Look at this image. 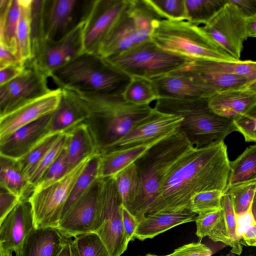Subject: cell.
<instances>
[{"instance_id":"6da1fadb","label":"cell","mask_w":256,"mask_h":256,"mask_svg":"<svg viewBox=\"0 0 256 256\" xmlns=\"http://www.w3.org/2000/svg\"><path fill=\"white\" fill-rule=\"evenodd\" d=\"M230 172L224 140L192 148L167 176L146 216L190 210L192 197L200 192L217 190L224 193Z\"/></svg>"},{"instance_id":"7a4b0ae2","label":"cell","mask_w":256,"mask_h":256,"mask_svg":"<svg viewBox=\"0 0 256 256\" xmlns=\"http://www.w3.org/2000/svg\"><path fill=\"white\" fill-rule=\"evenodd\" d=\"M76 93L88 108L90 116L84 123L93 138L96 152L100 155L106 152L153 109L150 105L130 103L122 96Z\"/></svg>"},{"instance_id":"3957f363","label":"cell","mask_w":256,"mask_h":256,"mask_svg":"<svg viewBox=\"0 0 256 256\" xmlns=\"http://www.w3.org/2000/svg\"><path fill=\"white\" fill-rule=\"evenodd\" d=\"M61 89L78 93L122 96L132 78L98 54L84 52L50 74Z\"/></svg>"},{"instance_id":"277c9868","label":"cell","mask_w":256,"mask_h":256,"mask_svg":"<svg viewBox=\"0 0 256 256\" xmlns=\"http://www.w3.org/2000/svg\"><path fill=\"white\" fill-rule=\"evenodd\" d=\"M194 146L178 132L148 150L134 163L142 184L139 196L128 210L138 222L144 218L158 190L177 162Z\"/></svg>"},{"instance_id":"5b68a950","label":"cell","mask_w":256,"mask_h":256,"mask_svg":"<svg viewBox=\"0 0 256 256\" xmlns=\"http://www.w3.org/2000/svg\"><path fill=\"white\" fill-rule=\"evenodd\" d=\"M208 98L178 100L160 98L154 107L161 112L183 118L179 132L192 145L200 148L224 140L230 133L238 132L234 120L221 116L209 106Z\"/></svg>"},{"instance_id":"8992f818","label":"cell","mask_w":256,"mask_h":256,"mask_svg":"<svg viewBox=\"0 0 256 256\" xmlns=\"http://www.w3.org/2000/svg\"><path fill=\"white\" fill-rule=\"evenodd\" d=\"M152 40L164 50L194 60L238 61L210 38L200 26L186 20L156 22Z\"/></svg>"},{"instance_id":"52a82bcc","label":"cell","mask_w":256,"mask_h":256,"mask_svg":"<svg viewBox=\"0 0 256 256\" xmlns=\"http://www.w3.org/2000/svg\"><path fill=\"white\" fill-rule=\"evenodd\" d=\"M162 20L164 19L148 0H128L102 42L98 54L106 58L151 40L155 22Z\"/></svg>"},{"instance_id":"ba28073f","label":"cell","mask_w":256,"mask_h":256,"mask_svg":"<svg viewBox=\"0 0 256 256\" xmlns=\"http://www.w3.org/2000/svg\"><path fill=\"white\" fill-rule=\"evenodd\" d=\"M104 59L131 77L150 80L187 66L194 60L164 50L152 40Z\"/></svg>"},{"instance_id":"9c48e42d","label":"cell","mask_w":256,"mask_h":256,"mask_svg":"<svg viewBox=\"0 0 256 256\" xmlns=\"http://www.w3.org/2000/svg\"><path fill=\"white\" fill-rule=\"evenodd\" d=\"M100 178L98 210L92 232L99 236L110 256H120L128 244L122 224V202L114 178Z\"/></svg>"},{"instance_id":"30bf717a","label":"cell","mask_w":256,"mask_h":256,"mask_svg":"<svg viewBox=\"0 0 256 256\" xmlns=\"http://www.w3.org/2000/svg\"><path fill=\"white\" fill-rule=\"evenodd\" d=\"M94 155L81 160L56 183L46 188L34 191L28 200L32 206L34 228H58L72 190Z\"/></svg>"},{"instance_id":"8fae6325","label":"cell","mask_w":256,"mask_h":256,"mask_svg":"<svg viewBox=\"0 0 256 256\" xmlns=\"http://www.w3.org/2000/svg\"><path fill=\"white\" fill-rule=\"evenodd\" d=\"M94 0H43L44 36L50 42L60 40L86 20Z\"/></svg>"},{"instance_id":"7c38bea8","label":"cell","mask_w":256,"mask_h":256,"mask_svg":"<svg viewBox=\"0 0 256 256\" xmlns=\"http://www.w3.org/2000/svg\"><path fill=\"white\" fill-rule=\"evenodd\" d=\"M200 28L228 54L240 60L244 42L248 38L246 19L228 0L208 24Z\"/></svg>"},{"instance_id":"4fadbf2b","label":"cell","mask_w":256,"mask_h":256,"mask_svg":"<svg viewBox=\"0 0 256 256\" xmlns=\"http://www.w3.org/2000/svg\"><path fill=\"white\" fill-rule=\"evenodd\" d=\"M49 77L31 61L22 72L9 82L0 86V116L48 93Z\"/></svg>"},{"instance_id":"5bb4252c","label":"cell","mask_w":256,"mask_h":256,"mask_svg":"<svg viewBox=\"0 0 256 256\" xmlns=\"http://www.w3.org/2000/svg\"><path fill=\"white\" fill-rule=\"evenodd\" d=\"M183 118L153 108L126 135L106 151L125 149L162 140L178 132Z\"/></svg>"},{"instance_id":"9a60e30c","label":"cell","mask_w":256,"mask_h":256,"mask_svg":"<svg viewBox=\"0 0 256 256\" xmlns=\"http://www.w3.org/2000/svg\"><path fill=\"white\" fill-rule=\"evenodd\" d=\"M85 21L57 42L44 40L32 52L31 61L48 77L84 52L83 29Z\"/></svg>"},{"instance_id":"2e32d148","label":"cell","mask_w":256,"mask_h":256,"mask_svg":"<svg viewBox=\"0 0 256 256\" xmlns=\"http://www.w3.org/2000/svg\"><path fill=\"white\" fill-rule=\"evenodd\" d=\"M152 80L158 98L195 100L210 98L216 94L188 66Z\"/></svg>"},{"instance_id":"e0dca14e","label":"cell","mask_w":256,"mask_h":256,"mask_svg":"<svg viewBox=\"0 0 256 256\" xmlns=\"http://www.w3.org/2000/svg\"><path fill=\"white\" fill-rule=\"evenodd\" d=\"M128 0H94L83 29L84 52L98 54L100 46Z\"/></svg>"},{"instance_id":"ac0fdd59","label":"cell","mask_w":256,"mask_h":256,"mask_svg":"<svg viewBox=\"0 0 256 256\" xmlns=\"http://www.w3.org/2000/svg\"><path fill=\"white\" fill-rule=\"evenodd\" d=\"M62 90L58 88L0 116V143L20 128L52 112L58 107Z\"/></svg>"},{"instance_id":"d6986e66","label":"cell","mask_w":256,"mask_h":256,"mask_svg":"<svg viewBox=\"0 0 256 256\" xmlns=\"http://www.w3.org/2000/svg\"><path fill=\"white\" fill-rule=\"evenodd\" d=\"M100 178H98L86 192L61 218L58 228L62 236L74 238L92 232L98 206Z\"/></svg>"},{"instance_id":"ffe728a7","label":"cell","mask_w":256,"mask_h":256,"mask_svg":"<svg viewBox=\"0 0 256 256\" xmlns=\"http://www.w3.org/2000/svg\"><path fill=\"white\" fill-rule=\"evenodd\" d=\"M52 113L20 128L0 142V155L16 160L24 156L50 134Z\"/></svg>"},{"instance_id":"44dd1931","label":"cell","mask_w":256,"mask_h":256,"mask_svg":"<svg viewBox=\"0 0 256 256\" xmlns=\"http://www.w3.org/2000/svg\"><path fill=\"white\" fill-rule=\"evenodd\" d=\"M34 228L30 203L22 200L0 222V247L15 252Z\"/></svg>"},{"instance_id":"7402d4cb","label":"cell","mask_w":256,"mask_h":256,"mask_svg":"<svg viewBox=\"0 0 256 256\" xmlns=\"http://www.w3.org/2000/svg\"><path fill=\"white\" fill-rule=\"evenodd\" d=\"M58 105L52 113L49 124L50 133L66 132L84 122L90 112L84 101L76 92L62 89Z\"/></svg>"},{"instance_id":"603a6c76","label":"cell","mask_w":256,"mask_h":256,"mask_svg":"<svg viewBox=\"0 0 256 256\" xmlns=\"http://www.w3.org/2000/svg\"><path fill=\"white\" fill-rule=\"evenodd\" d=\"M64 240L56 228H34L14 252L16 256H56Z\"/></svg>"},{"instance_id":"cb8c5ba5","label":"cell","mask_w":256,"mask_h":256,"mask_svg":"<svg viewBox=\"0 0 256 256\" xmlns=\"http://www.w3.org/2000/svg\"><path fill=\"white\" fill-rule=\"evenodd\" d=\"M196 214L190 210L162 212L146 215L138 222L134 237L140 240L157 235L184 223L194 221Z\"/></svg>"},{"instance_id":"d4e9b609","label":"cell","mask_w":256,"mask_h":256,"mask_svg":"<svg viewBox=\"0 0 256 256\" xmlns=\"http://www.w3.org/2000/svg\"><path fill=\"white\" fill-rule=\"evenodd\" d=\"M210 108L218 115L234 120L256 102V94L246 88L217 93L208 98Z\"/></svg>"},{"instance_id":"484cf974","label":"cell","mask_w":256,"mask_h":256,"mask_svg":"<svg viewBox=\"0 0 256 256\" xmlns=\"http://www.w3.org/2000/svg\"><path fill=\"white\" fill-rule=\"evenodd\" d=\"M162 140L128 148L110 150L100 154L98 178L114 177Z\"/></svg>"},{"instance_id":"4316f807","label":"cell","mask_w":256,"mask_h":256,"mask_svg":"<svg viewBox=\"0 0 256 256\" xmlns=\"http://www.w3.org/2000/svg\"><path fill=\"white\" fill-rule=\"evenodd\" d=\"M20 12L19 0H0V44L18 58L17 30Z\"/></svg>"},{"instance_id":"83f0119b","label":"cell","mask_w":256,"mask_h":256,"mask_svg":"<svg viewBox=\"0 0 256 256\" xmlns=\"http://www.w3.org/2000/svg\"><path fill=\"white\" fill-rule=\"evenodd\" d=\"M65 132L66 136L65 147L72 168L84 158L98 154L92 136L84 122L76 126Z\"/></svg>"},{"instance_id":"f1b7e54d","label":"cell","mask_w":256,"mask_h":256,"mask_svg":"<svg viewBox=\"0 0 256 256\" xmlns=\"http://www.w3.org/2000/svg\"><path fill=\"white\" fill-rule=\"evenodd\" d=\"M0 188L18 197L20 201L28 200L34 189L24 178L18 160L0 156Z\"/></svg>"},{"instance_id":"f546056e","label":"cell","mask_w":256,"mask_h":256,"mask_svg":"<svg viewBox=\"0 0 256 256\" xmlns=\"http://www.w3.org/2000/svg\"><path fill=\"white\" fill-rule=\"evenodd\" d=\"M188 68L196 72H205L239 76L250 82L256 80V62L238 60L222 62L212 60H194Z\"/></svg>"},{"instance_id":"4dcf8cb0","label":"cell","mask_w":256,"mask_h":256,"mask_svg":"<svg viewBox=\"0 0 256 256\" xmlns=\"http://www.w3.org/2000/svg\"><path fill=\"white\" fill-rule=\"evenodd\" d=\"M253 182H256V144L248 147L236 160L230 162V172L224 192L232 186Z\"/></svg>"},{"instance_id":"1f68e13d","label":"cell","mask_w":256,"mask_h":256,"mask_svg":"<svg viewBox=\"0 0 256 256\" xmlns=\"http://www.w3.org/2000/svg\"><path fill=\"white\" fill-rule=\"evenodd\" d=\"M64 132H56L49 134L28 154L18 160L22 174L28 182L46 154L58 141Z\"/></svg>"},{"instance_id":"d6a6232c","label":"cell","mask_w":256,"mask_h":256,"mask_svg":"<svg viewBox=\"0 0 256 256\" xmlns=\"http://www.w3.org/2000/svg\"><path fill=\"white\" fill-rule=\"evenodd\" d=\"M114 178L123 205L129 210L140 194V178L134 163L118 173Z\"/></svg>"},{"instance_id":"836d02e7","label":"cell","mask_w":256,"mask_h":256,"mask_svg":"<svg viewBox=\"0 0 256 256\" xmlns=\"http://www.w3.org/2000/svg\"><path fill=\"white\" fill-rule=\"evenodd\" d=\"M20 12L17 30L18 56L25 64L32 57L31 46L32 0H19Z\"/></svg>"},{"instance_id":"e575fe53","label":"cell","mask_w":256,"mask_h":256,"mask_svg":"<svg viewBox=\"0 0 256 256\" xmlns=\"http://www.w3.org/2000/svg\"><path fill=\"white\" fill-rule=\"evenodd\" d=\"M100 161V154H94L90 160L72 190L63 209L61 218L98 178Z\"/></svg>"},{"instance_id":"d590c367","label":"cell","mask_w":256,"mask_h":256,"mask_svg":"<svg viewBox=\"0 0 256 256\" xmlns=\"http://www.w3.org/2000/svg\"><path fill=\"white\" fill-rule=\"evenodd\" d=\"M222 209L196 216V235L200 239L208 236L214 242H221L228 246L230 243L226 236L222 223Z\"/></svg>"},{"instance_id":"8d00e7d4","label":"cell","mask_w":256,"mask_h":256,"mask_svg":"<svg viewBox=\"0 0 256 256\" xmlns=\"http://www.w3.org/2000/svg\"><path fill=\"white\" fill-rule=\"evenodd\" d=\"M226 4V0H185L186 20L196 26L206 25Z\"/></svg>"},{"instance_id":"74e56055","label":"cell","mask_w":256,"mask_h":256,"mask_svg":"<svg viewBox=\"0 0 256 256\" xmlns=\"http://www.w3.org/2000/svg\"><path fill=\"white\" fill-rule=\"evenodd\" d=\"M122 96L128 102L139 106L150 105L158 99L152 80L137 76L132 78Z\"/></svg>"},{"instance_id":"f35d334b","label":"cell","mask_w":256,"mask_h":256,"mask_svg":"<svg viewBox=\"0 0 256 256\" xmlns=\"http://www.w3.org/2000/svg\"><path fill=\"white\" fill-rule=\"evenodd\" d=\"M222 222L226 236L230 243L231 252L240 255L242 250V243L238 231L236 216L231 198L227 192L222 197Z\"/></svg>"},{"instance_id":"ab89813d","label":"cell","mask_w":256,"mask_h":256,"mask_svg":"<svg viewBox=\"0 0 256 256\" xmlns=\"http://www.w3.org/2000/svg\"><path fill=\"white\" fill-rule=\"evenodd\" d=\"M256 189V182H253L235 186L224 192L231 198L236 216H242L251 212Z\"/></svg>"},{"instance_id":"60d3db41","label":"cell","mask_w":256,"mask_h":256,"mask_svg":"<svg viewBox=\"0 0 256 256\" xmlns=\"http://www.w3.org/2000/svg\"><path fill=\"white\" fill-rule=\"evenodd\" d=\"M224 194L217 190L196 194L191 198L190 210L198 215L222 210V197Z\"/></svg>"},{"instance_id":"b9f144b4","label":"cell","mask_w":256,"mask_h":256,"mask_svg":"<svg viewBox=\"0 0 256 256\" xmlns=\"http://www.w3.org/2000/svg\"><path fill=\"white\" fill-rule=\"evenodd\" d=\"M72 169L64 146L58 156L44 174L34 190L46 188L56 183L64 178Z\"/></svg>"},{"instance_id":"7bdbcfd3","label":"cell","mask_w":256,"mask_h":256,"mask_svg":"<svg viewBox=\"0 0 256 256\" xmlns=\"http://www.w3.org/2000/svg\"><path fill=\"white\" fill-rule=\"evenodd\" d=\"M80 256H110L106 246L95 232H88L74 238Z\"/></svg>"},{"instance_id":"ee69618b","label":"cell","mask_w":256,"mask_h":256,"mask_svg":"<svg viewBox=\"0 0 256 256\" xmlns=\"http://www.w3.org/2000/svg\"><path fill=\"white\" fill-rule=\"evenodd\" d=\"M148 3L164 20H184L186 19L185 0H148Z\"/></svg>"},{"instance_id":"f6af8a7d","label":"cell","mask_w":256,"mask_h":256,"mask_svg":"<svg viewBox=\"0 0 256 256\" xmlns=\"http://www.w3.org/2000/svg\"><path fill=\"white\" fill-rule=\"evenodd\" d=\"M66 142V136L64 132L58 141L46 154L28 182L30 185L34 189L39 183L44 174L64 148Z\"/></svg>"},{"instance_id":"bcb514c9","label":"cell","mask_w":256,"mask_h":256,"mask_svg":"<svg viewBox=\"0 0 256 256\" xmlns=\"http://www.w3.org/2000/svg\"><path fill=\"white\" fill-rule=\"evenodd\" d=\"M234 122L247 142H256V102L246 112L234 120Z\"/></svg>"},{"instance_id":"7dc6e473","label":"cell","mask_w":256,"mask_h":256,"mask_svg":"<svg viewBox=\"0 0 256 256\" xmlns=\"http://www.w3.org/2000/svg\"><path fill=\"white\" fill-rule=\"evenodd\" d=\"M212 250L201 242L184 244L166 256H212Z\"/></svg>"},{"instance_id":"c3c4849f","label":"cell","mask_w":256,"mask_h":256,"mask_svg":"<svg viewBox=\"0 0 256 256\" xmlns=\"http://www.w3.org/2000/svg\"><path fill=\"white\" fill-rule=\"evenodd\" d=\"M20 202V198L4 188H0V222Z\"/></svg>"},{"instance_id":"681fc988","label":"cell","mask_w":256,"mask_h":256,"mask_svg":"<svg viewBox=\"0 0 256 256\" xmlns=\"http://www.w3.org/2000/svg\"><path fill=\"white\" fill-rule=\"evenodd\" d=\"M122 219L126 240L128 243L134 239V235L138 221L124 205L122 207Z\"/></svg>"},{"instance_id":"f907efd6","label":"cell","mask_w":256,"mask_h":256,"mask_svg":"<svg viewBox=\"0 0 256 256\" xmlns=\"http://www.w3.org/2000/svg\"><path fill=\"white\" fill-rule=\"evenodd\" d=\"M248 19L256 15V0H228Z\"/></svg>"},{"instance_id":"816d5d0a","label":"cell","mask_w":256,"mask_h":256,"mask_svg":"<svg viewBox=\"0 0 256 256\" xmlns=\"http://www.w3.org/2000/svg\"><path fill=\"white\" fill-rule=\"evenodd\" d=\"M11 66H24L11 51L0 44V69Z\"/></svg>"},{"instance_id":"f5cc1de1","label":"cell","mask_w":256,"mask_h":256,"mask_svg":"<svg viewBox=\"0 0 256 256\" xmlns=\"http://www.w3.org/2000/svg\"><path fill=\"white\" fill-rule=\"evenodd\" d=\"M24 66H11L0 69V86L4 85L18 76L23 70Z\"/></svg>"},{"instance_id":"db71d44e","label":"cell","mask_w":256,"mask_h":256,"mask_svg":"<svg viewBox=\"0 0 256 256\" xmlns=\"http://www.w3.org/2000/svg\"><path fill=\"white\" fill-rule=\"evenodd\" d=\"M56 256H80L74 239L64 236L62 247Z\"/></svg>"},{"instance_id":"11a10c76","label":"cell","mask_w":256,"mask_h":256,"mask_svg":"<svg viewBox=\"0 0 256 256\" xmlns=\"http://www.w3.org/2000/svg\"><path fill=\"white\" fill-rule=\"evenodd\" d=\"M242 238L248 246H256V224L248 226L243 232Z\"/></svg>"},{"instance_id":"9f6ffc18","label":"cell","mask_w":256,"mask_h":256,"mask_svg":"<svg viewBox=\"0 0 256 256\" xmlns=\"http://www.w3.org/2000/svg\"><path fill=\"white\" fill-rule=\"evenodd\" d=\"M248 38H256V15L246 19Z\"/></svg>"},{"instance_id":"6f0895ef","label":"cell","mask_w":256,"mask_h":256,"mask_svg":"<svg viewBox=\"0 0 256 256\" xmlns=\"http://www.w3.org/2000/svg\"><path fill=\"white\" fill-rule=\"evenodd\" d=\"M251 214L253 216L254 221L256 224V189L252 204Z\"/></svg>"},{"instance_id":"680465c9","label":"cell","mask_w":256,"mask_h":256,"mask_svg":"<svg viewBox=\"0 0 256 256\" xmlns=\"http://www.w3.org/2000/svg\"><path fill=\"white\" fill-rule=\"evenodd\" d=\"M244 88L256 94V80L248 84Z\"/></svg>"},{"instance_id":"91938a15","label":"cell","mask_w":256,"mask_h":256,"mask_svg":"<svg viewBox=\"0 0 256 256\" xmlns=\"http://www.w3.org/2000/svg\"><path fill=\"white\" fill-rule=\"evenodd\" d=\"M12 251L10 250L5 249L0 247V256H12Z\"/></svg>"},{"instance_id":"94428289","label":"cell","mask_w":256,"mask_h":256,"mask_svg":"<svg viewBox=\"0 0 256 256\" xmlns=\"http://www.w3.org/2000/svg\"><path fill=\"white\" fill-rule=\"evenodd\" d=\"M145 256H158L154 254H148Z\"/></svg>"}]
</instances>
